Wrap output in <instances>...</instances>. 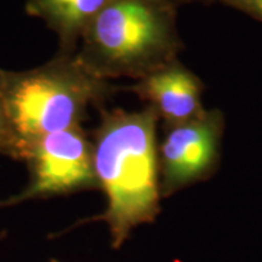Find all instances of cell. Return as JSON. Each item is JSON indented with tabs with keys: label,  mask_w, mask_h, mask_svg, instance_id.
Listing matches in <instances>:
<instances>
[{
	"label": "cell",
	"mask_w": 262,
	"mask_h": 262,
	"mask_svg": "<svg viewBox=\"0 0 262 262\" xmlns=\"http://www.w3.org/2000/svg\"><path fill=\"white\" fill-rule=\"evenodd\" d=\"M157 117L150 107L141 112H104L95 131V175L107 206L84 222H106L113 249L122 247L133 229L152 224L159 214Z\"/></svg>",
	"instance_id": "1"
},
{
	"label": "cell",
	"mask_w": 262,
	"mask_h": 262,
	"mask_svg": "<svg viewBox=\"0 0 262 262\" xmlns=\"http://www.w3.org/2000/svg\"><path fill=\"white\" fill-rule=\"evenodd\" d=\"M110 93L106 79L91 73L75 54L57 55L22 72L2 71L6 120L17 143V160L32 141L80 126L91 106Z\"/></svg>",
	"instance_id": "2"
},
{
	"label": "cell",
	"mask_w": 262,
	"mask_h": 262,
	"mask_svg": "<svg viewBox=\"0 0 262 262\" xmlns=\"http://www.w3.org/2000/svg\"><path fill=\"white\" fill-rule=\"evenodd\" d=\"M170 45L169 18L160 0H111L81 35L75 56L101 79L142 78L163 66Z\"/></svg>",
	"instance_id": "3"
},
{
	"label": "cell",
	"mask_w": 262,
	"mask_h": 262,
	"mask_svg": "<svg viewBox=\"0 0 262 262\" xmlns=\"http://www.w3.org/2000/svg\"><path fill=\"white\" fill-rule=\"evenodd\" d=\"M29 183L19 194L0 201V208L29 199H47L98 189L93 142L81 126L49 134L32 141L21 153Z\"/></svg>",
	"instance_id": "4"
},
{
	"label": "cell",
	"mask_w": 262,
	"mask_h": 262,
	"mask_svg": "<svg viewBox=\"0 0 262 262\" xmlns=\"http://www.w3.org/2000/svg\"><path fill=\"white\" fill-rule=\"evenodd\" d=\"M217 146L219 130L214 119L195 117L173 125L158 150L163 194L204 179L214 168Z\"/></svg>",
	"instance_id": "5"
},
{
	"label": "cell",
	"mask_w": 262,
	"mask_h": 262,
	"mask_svg": "<svg viewBox=\"0 0 262 262\" xmlns=\"http://www.w3.org/2000/svg\"><path fill=\"white\" fill-rule=\"evenodd\" d=\"M150 108L173 125L198 117L201 89L191 73L179 66L163 64L131 88Z\"/></svg>",
	"instance_id": "6"
},
{
	"label": "cell",
	"mask_w": 262,
	"mask_h": 262,
	"mask_svg": "<svg viewBox=\"0 0 262 262\" xmlns=\"http://www.w3.org/2000/svg\"><path fill=\"white\" fill-rule=\"evenodd\" d=\"M111 0H27L26 12L42 19L58 37L60 54L77 52L81 35Z\"/></svg>",
	"instance_id": "7"
},
{
	"label": "cell",
	"mask_w": 262,
	"mask_h": 262,
	"mask_svg": "<svg viewBox=\"0 0 262 262\" xmlns=\"http://www.w3.org/2000/svg\"><path fill=\"white\" fill-rule=\"evenodd\" d=\"M2 68H0V153L17 160V143L6 120L2 97Z\"/></svg>",
	"instance_id": "8"
},
{
	"label": "cell",
	"mask_w": 262,
	"mask_h": 262,
	"mask_svg": "<svg viewBox=\"0 0 262 262\" xmlns=\"http://www.w3.org/2000/svg\"><path fill=\"white\" fill-rule=\"evenodd\" d=\"M249 2H250V5L253 6L255 11L262 16V0H249Z\"/></svg>",
	"instance_id": "9"
},
{
	"label": "cell",
	"mask_w": 262,
	"mask_h": 262,
	"mask_svg": "<svg viewBox=\"0 0 262 262\" xmlns=\"http://www.w3.org/2000/svg\"><path fill=\"white\" fill-rule=\"evenodd\" d=\"M50 262H58V261H56V260H51Z\"/></svg>",
	"instance_id": "10"
}]
</instances>
